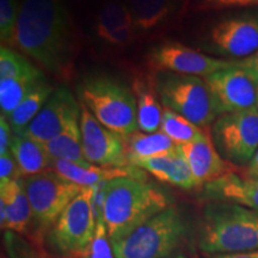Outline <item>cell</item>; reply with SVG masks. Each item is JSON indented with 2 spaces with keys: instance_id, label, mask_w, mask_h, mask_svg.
Segmentation results:
<instances>
[{
  "instance_id": "cell-1",
  "label": "cell",
  "mask_w": 258,
  "mask_h": 258,
  "mask_svg": "<svg viewBox=\"0 0 258 258\" xmlns=\"http://www.w3.org/2000/svg\"><path fill=\"white\" fill-rule=\"evenodd\" d=\"M14 46L60 79L70 78L76 41L62 0H23Z\"/></svg>"
},
{
  "instance_id": "cell-2",
  "label": "cell",
  "mask_w": 258,
  "mask_h": 258,
  "mask_svg": "<svg viewBox=\"0 0 258 258\" xmlns=\"http://www.w3.org/2000/svg\"><path fill=\"white\" fill-rule=\"evenodd\" d=\"M167 208L165 194L145 179L118 177L106 182L104 221L111 241L122 239Z\"/></svg>"
},
{
  "instance_id": "cell-3",
  "label": "cell",
  "mask_w": 258,
  "mask_h": 258,
  "mask_svg": "<svg viewBox=\"0 0 258 258\" xmlns=\"http://www.w3.org/2000/svg\"><path fill=\"white\" fill-rule=\"evenodd\" d=\"M199 246L208 254L258 250V212L222 201L206 206Z\"/></svg>"
},
{
  "instance_id": "cell-4",
  "label": "cell",
  "mask_w": 258,
  "mask_h": 258,
  "mask_svg": "<svg viewBox=\"0 0 258 258\" xmlns=\"http://www.w3.org/2000/svg\"><path fill=\"white\" fill-rule=\"evenodd\" d=\"M80 102L101 123L121 137L138 131L133 90L109 77H89L78 86Z\"/></svg>"
},
{
  "instance_id": "cell-5",
  "label": "cell",
  "mask_w": 258,
  "mask_h": 258,
  "mask_svg": "<svg viewBox=\"0 0 258 258\" xmlns=\"http://www.w3.org/2000/svg\"><path fill=\"white\" fill-rule=\"evenodd\" d=\"M185 222L169 207L120 240L111 241L115 258H169L185 235Z\"/></svg>"
},
{
  "instance_id": "cell-6",
  "label": "cell",
  "mask_w": 258,
  "mask_h": 258,
  "mask_svg": "<svg viewBox=\"0 0 258 258\" xmlns=\"http://www.w3.org/2000/svg\"><path fill=\"white\" fill-rule=\"evenodd\" d=\"M156 86L164 108L184 116L200 128L207 127L219 116L207 83L199 77L161 72Z\"/></svg>"
},
{
  "instance_id": "cell-7",
  "label": "cell",
  "mask_w": 258,
  "mask_h": 258,
  "mask_svg": "<svg viewBox=\"0 0 258 258\" xmlns=\"http://www.w3.org/2000/svg\"><path fill=\"white\" fill-rule=\"evenodd\" d=\"M22 183L31 206L32 224L40 235L51 230L67 206L84 189L53 170L23 177Z\"/></svg>"
},
{
  "instance_id": "cell-8",
  "label": "cell",
  "mask_w": 258,
  "mask_h": 258,
  "mask_svg": "<svg viewBox=\"0 0 258 258\" xmlns=\"http://www.w3.org/2000/svg\"><path fill=\"white\" fill-rule=\"evenodd\" d=\"M92 198L93 186L84 188L48 232L49 246L61 256L80 258L91 243L96 232Z\"/></svg>"
},
{
  "instance_id": "cell-9",
  "label": "cell",
  "mask_w": 258,
  "mask_h": 258,
  "mask_svg": "<svg viewBox=\"0 0 258 258\" xmlns=\"http://www.w3.org/2000/svg\"><path fill=\"white\" fill-rule=\"evenodd\" d=\"M218 152L234 164H246L258 151V109L220 115L212 127Z\"/></svg>"
},
{
  "instance_id": "cell-10",
  "label": "cell",
  "mask_w": 258,
  "mask_h": 258,
  "mask_svg": "<svg viewBox=\"0 0 258 258\" xmlns=\"http://www.w3.org/2000/svg\"><path fill=\"white\" fill-rule=\"evenodd\" d=\"M83 152L90 164L102 167H125L129 161L123 137L104 127L80 102Z\"/></svg>"
},
{
  "instance_id": "cell-11",
  "label": "cell",
  "mask_w": 258,
  "mask_h": 258,
  "mask_svg": "<svg viewBox=\"0 0 258 258\" xmlns=\"http://www.w3.org/2000/svg\"><path fill=\"white\" fill-rule=\"evenodd\" d=\"M219 115L256 108L257 84L234 64L206 77Z\"/></svg>"
},
{
  "instance_id": "cell-12",
  "label": "cell",
  "mask_w": 258,
  "mask_h": 258,
  "mask_svg": "<svg viewBox=\"0 0 258 258\" xmlns=\"http://www.w3.org/2000/svg\"><path fill=\"white\" fill-rule=\"evenodd\" d=\"M150 61L156 71L195 77H208L233 64L232 61L205 55L180 43H165L154 48Z\"/></svg>"
},
{
  "instance_id": "cell-13",
  "label": "cell",
  "mask_w": 258,
  "mask_h": 258,
  "mask_svg": "<svg viewBox=\"0 0 258 258\" xmlns=\"http://www.w3.org/2000/svg\"><path fill=\"white\" fill-rule=\"evenodd\" d=\"M77 116H80L79 103L69 89L61 86L54 90L24 133L42 144H47L56 138Z\"/></svg>"
},
{
  "instance_id": "cell-14",
  "label": "cell",
  "mask_w": 258,
  "mask_h": 258,
  "mask_svg": "<svg viewBox=\"0 0 258 258\" xmlns=\"http://www.w3.org/2000/svg\"><path fill=\"white\" fill-rule=\"evenodd\" d=\"M209 38L222 55L246 59L258 51V18L226 19L213 27Z\"/></svg>"
},
{
  "instance_id": "cell-15",
  "label": "cell",
  "mask_w": 258,
  "mask_h": 258,
  "mask_svg": "<svg viewBox=\"0 0 258 258\" xmlns=\"http://www.w3.org/2000/svg\"><path fill=\"white\" fill-rule=\"evenodd\" d=\"M179 147L188 161L196 186L207 185L232 172L231 166L218 152L208 133L203 132L191 143L179 145Z\"/></svg>"
},
{
  "instance_id": "cell-16",
  "label": "cell",
  "mask_w": 258,
  "mask_h": 258,
  "mask_svg": "<svg viewBox=\"0 0 258 258\" xmlns=\"http://www.w3.org/2000/svg\"><path fill=\"white\" fill-rule=\"evenodd\" d=\"M2 228L15 233H27L32 222V211L22 178L0 185Z\"/></svg>"
},
{
  "instance_id": "cell-17",
  "label": "cell",
  "mask_w": 258,
  "mask_h": 258,
  "mask_svg": "<svg viewBox=\"0 0 258 258\" xmlns=\"http://www.w3.org/2000/svg\"><path fill=\"white\" fill-rule=\"evenodd\" d=\"M51 170L55 171L63 178L71 180L80 186H93L103 182L118 178V177H134L144 179V175L137 166L125 167H102L93 164H77L67 160H53Z\"/></svg>"
},
{
  "instance_id": "cell-18",
  "label": "cell",
  "mask_w": 258,
  "mask_h": 258,
  "mask_svg": "<svg viewBox=\"0 0 258 258\" xmlns=\"http://www.w3.org/2000/svg\"><path fill=\"white\" fill-rule=\"evenodd\" d=\"M205 190L207 196L217 201L235 203L258 212V178H243L230 172L208 183Z\"/></svg>"
},
{
  "instance_id": "cell-19",
  "label": "cell",
  "mask_w": 258,
  "mask_h": 258,
  "mask_svg": "<svg viewBox=\"0 0 258 258\" xmlns=\"http://www.w3.org/2000/svg\"><path fill=\"white\" fill-rule=\"evenodd\" d=\"M134 166L146 170L159 180L178 188L192 189L196 186L192 172L179 145L173 152L140 160Z\"/></svg>"
},
{
  "instance_id": "cell-20",
  "label": "cell",
  "mask_w": 258,
  "mask_h": 258,
  "mask_svg": "<svg viewBox=\"0 0 258 258\" xmlns=\"http://www.w3.org/2000/svg\"><path fill=\"white\" fill-rule=\"evenodd\" d=\"M10 151L17 161L23 177L51 170V159L44 144L25 133H12Z\"/></svg>"
},
{
  "instance_id": "cell-21",
  "label": "cell",
  "mask_w": 258,
  "mask_h": 258,
  "mask_svg": "<svg viewBox=\"0 0 258 258\" xmlns=\"http://www.w3.org/2000/svg\"><path fill=\"white\" fill-rule=\"evenodd\" d=\"M133 92L137 98L138 129L143 133L152 134L160 129L164 109L158 101V91L154 83L147 79H135Z\"/></svg>"
},
{
  "instance_id": "cell-22",
  "label": "cell",
  "mask_w": 258,
  "mask_h": 258,
  "mask_svg": "<svg viewBox=\"0 0 258 258\" xmlns=\"http://www.w3.org/2000/svg\"><path fill=\"white\" fill-rule=\"evenodd\" d=\"M125 152L129 165H135L138 161L148 159L158 156L171 153L178 147L171 139L158 131L156 133L147 134L141 132H134L133 134L123 137Z\"/></svg>"
},
{
  "instance_id": "cell-23",
  "label": "cell",
  "mask_w": 258,
  "mask_h": 258,
  "mask_svg": "<svg viewBox=\"0 0 258 258\" xmlns=\"http://www.w3.org/2000/svg\"><path fill=\"white\" fill-rule=\"evenodd\" d=\"M80 116H77L53 140L44 144L48 154L53 160H67L77 164H89L83 152Z\"/></svg>"
},
{
  "instance_id": "cell-24",
  "label": "cell",
  "mask_w": 258,
  "mask_h": 258,
  "mask_svg": "<svg viewBox=\"0 0 258 258\" xmlns=\"http://www.w3.org/2000/svg\"><path fill=\"white\" fill-rule=\"evenodd\" d=\"M133 24L137 30H152L172 16L176 0H128Z\"/></svg>"
},
{
  "instance_id": "cell-25",
  "label": "cell",
  "mask_w": 258,
  "mask_h": 258,
  "mask_svg": "<svg viewBox=\"0 0 258 258\" xmlns=\"http://www.w3.org/2000/svg\"><path fill=\"white\" fill-rule=\"evenodd\" d=\"M54 90L55 89L44 79H42L35 86L34 90L15 109V111L9 117H6L14 133H24L28 125L35 118V116L40 112L46 102L49 99Z\"/></svg>"
},
{
  "instance_id": "cell-26",
  "label": "cell",
  "mask_w": 258,
  "mask_h": 258,
  "mask_svg": "<svg viewBox=\"0 0 258 258\" xmlns=\"http://www.w3.org/2000/svg\"><path fill=\"white\" fill-rule=\"evenodd\" d=\"M42 79H44L43 74L0 80V109H2V115L9 117Z\"/></svg>"
},
{
  "instance_id": "cell-27",
  "label": "cell",
  "mask_w": 258,
  "mask_h": 258,
  "mask_svg": "<svg viewBox=\"0 0 258 258\" xmlns=\"http://www.w3.org/2000/svg\"><path fill=\"white\" fill-rule=\"evenodd\" d=\"M125 25H134L128 5L120 0H110L99 10L96 17L95 31L97 37L104 40L112 31Z\"/></svg>"
},
{
  "instance_id": "cell-28",
  "label": "cell",
  "mask_w": 258,
  "mask_h": 258,
  "mask_svg": "<svg viewBox=\"0 0 258 258\" xmlns=\"http://www.w3.org/2000/svg\"><path fill=\"white\" fill-rule=\"evenodd\" d=\"M160 132L166 134L177 145H185L198 139L203 133L199 125L194 124L184 116L164 108Z\"/></svg>"
},
{
  "instance_id": "cell-29",
  "label": "cell",
  "mask_w": 258,
  "mask_h": 258,
  "mask_svg": "<svg viewBox=\"0 0 258 258\" xmlns=\"http://www.w3.org/2000/svg\"><path fill=\"white\" fill-rule=\"evenodd\" d=\"M41 74L43 73L24 55L6 46L0 48V80Z\"/></svg>"
},
{
  "instance_id": "cell-30",
  "label": "cell",
  "mask_w": 258,
  "mask_h": 258,
  "mask_svg": "<svg viewBox=\"0 0 258 258\" xmlns=\"http://www.w3.org/2000/svg\"><path fill=\"white\" fill-rule=\"evenodd\" d=\"M80 258H115L104 217L96 218L95 235H93L88 249L84 251Z\"/></svg>"
},
{
  "instance_id": "cell-31",
  "label": "cell",
  "mask_w": 258,
  "mask_h": 258,
  "mask_svg": "<svg viewBox=\"0 0 258 258\" xmlns=\"http://www.w3.org/2000/svg\"><path fill=\"white\" fill-rule=\"evenodd\" d=\"M18 15L17 0H0V38L3 46L14 44Z\"/></svg>"
},
{
  "instance_id": "cell-32",
  "label": "cell",
  "mask_w": 258,
  "mask_h": 258,
  "mask_svg": "<svg viewBox=\"0 0 258 258\" xmlns=\"http://www.w3.org/2000/svg\"><path fill=\"white\" fill-rule=\"evenodd\" d=\"M5 243L10 258H42L35 251L32 245L25 241L23 238L16 235L15 232L6 231Z\"/></svg>"
},
{
  "instance_id": "cell-33",
  "label": "cell",
  "mask_w": 258,
  "mask_h": 258,
  "mask_svg": "<svg viewBox=\"0 0 258 258\" xmlns=\"http://www.w3.org/2000/svg\"><path fill=\"white\" fill-rule=\"evenodd\" d=\"M21 178H23V176L11 151L5 154H0V185Z\"/></svg>"
},
{
  "instance_id": "cell-34",
  "label": "cell",
  "mask_w": 258,
  "mask_h": 258,
  "mask_svg": "<svg viewBox=\"0 0 258 258\" xmlns=\"http://www.w3.org/2000/svg\"><path fill=\"white\" fill-rule=\"evenodd\" d=\"M135 35H137V29H135L134 25H125V27L112 31L103 41H105L106 43L120 46V44H127L133 41Z\"/></svg>"
},
{
  "instance_id": "cell-35",
  "label": "cell",
  "mask_w": 258,
  "mask_h": 258,
  "mask_svg": "<svg viewBox=\"0 0 258 258\" xmlns=\"http://www.w3.org/2000/svg\"><path fill=\"white\" fill-rule=\"evenodd\" d=\"M234 64L243 70L253 80L254 84L258 85V51L253 55L246 57V59L235 61Z\"/></svg>"
},
{
  "instance_id": "cell-36",
  "label": "cell",
  "mask_w": 258,
  "mask_h": 258,
  "mask_svg": "<svg viewBox=\"0 0 258 258\" xmlns=\"http://www.w3.org/2000/svg\"><path fill=\"white\" fill-rule=\"evenodd\" d=\"M12 128L6 116H0V154H5L10 151V144L12 139Z\"/></svg>"
},
{
  "instance_id": "cell-37",
  "label": "cell",
  "mask_w": 258,
  "mask_h": 258,
  "mask_svg": "<svg viewBox=\"0 0 258 258\" xmlns=\"http://www.w3.org/2000/svg\"><path fill=\"white\" fill-rule=\"evenodd\" d=\"M209 8H230V6H249L258 4V0H202Z\"/></svg>"
},
{
  "instance_id": "cell-38",
  "label": "cell",
  "mask_w": 258,
  "mask_h": 258,
  "mask_svg": "<svg viewBox=\"0 0 258 258\" xmlns=\"http://www.w3.org/2000/svg\"><path fill=\"white\" fill-rule=\"evenodd\" d=\"M211 258H258V250L246 251V252L218 253V254H213Z\"/></svg>"
},
{
  "instance_id": "cell-39",
  "label": "cell",
  "mask_w": 258,
  "mask_h": 258,
  "mask_svg": "<svg viewBox=\"0 0 258 258\" xmlns=\"http://www.w3.org/2000/svg\"><path fill=\"white\" fill-rule=\"evenodd\" d=\"M247 173H249L250 177H253V178H258V151L250 161L249 171H247Z\"/></svg>"
},
{
  "instance_id": "cell-40",
  "label": "cell",
  "mask_w": 258,
  "mask_h": 258,
  "mask_svg": "<svg viewBox=\"0 0 258 258\" xmlns=\"http://www.w3.org/2000/svg\"><path fill=\"white\" fill-rule=\"evenodd\" d=\"M169 258H186L184 254L183 253H180V252H175L172 254V256H170Z\"/></svg>"
},
{
  "instance_id": "cell-41",
  "label": "cell",
  "mask_w": 258,
  "mask_h": 258,
  "mask_svg": "<svg viewBox=\"0 0 258 258\" xmlns=\"http://www.w3.org/2000/svg\"><path fill=\"white\" fill-rule=\"evenodd\" d=\"M257 106H258V85H257Z\"/></svg>"
}]
</instances>
